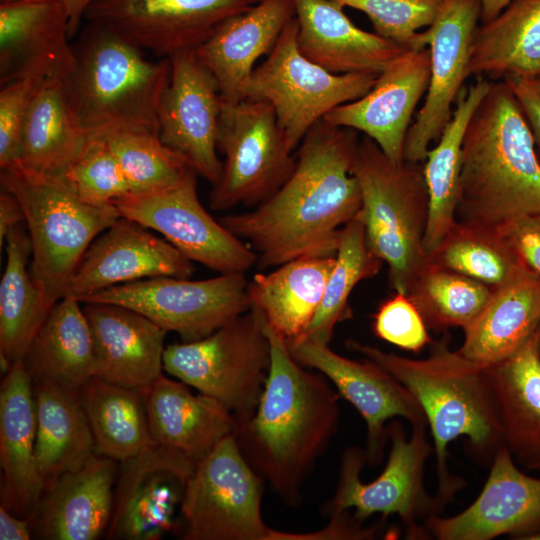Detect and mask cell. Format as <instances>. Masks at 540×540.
Returning <instances> with one entry per match:
<instances>
[{"instance_id":"83f0119b","label":"cell","mask_w":540,"mask_h":540,"mask_svg":"<svg viewBox=\"0 0 540 540\" xmlns=\"http://www.w3.org/2000/svg\"><path fill=\"white\" fill-rule=\"evenodd\" d=\"M36 414L31 379L14 362L0 385V505L29 520L44 484L35 461Z\"/></svg>"},{"instance_id":"db71d44e","label":"cell","mask_w":540,"mask_h":540,"mask_svg":"<svg viewBox=\"0 0 540 540\" xmlns=\"http://www.w3.org/2000/svg\"><path fill=\"white\" fill-rule=\"evenodd\" d=\"M512 0H480L482 23L495 18Z\"/></svg>"},{"instance_id":"6f0895ef","label":"cell","mask_w":540,"mask_h":540,"mask_svg":"<svg viewBox=\"0 0 540 540\" xmlns=\"http://www.w3.org/2000/svg\"><path fill=\"white\" fill-rule=\"evenodd\" d=\"M7 1H11V0H0V2H7Z\"/></svg>"},{"instance_id":"11a10c76","label":"cell","mask_w":540,"mask_h":540,"mask_svg":"<svg viewBox=\"0 0 540 540\" xmlns=\"http://www.w3.org/2000/svg\"><path fill=\"white\" fill-rule=\"evenodd\" d=\"M529 81L531 82L532 86L536 90L537 94L540 96V78L539 79H534V80H529Z\"/></svg>"},{"instance_id":"f35d334b","label":"cell","mask_w":540,"mask_h":540,"mask_svg":"<svg viewBox=\"0 0 540 540\" xmlns=\"http://www.w3.org/2000/svg\"><path fill=\"white\" fill-rule=\"evenodd\" d=\"M80 396L96 454L122 462L156 444L139 390L92 377Z\"/></svg>"},{"instance_id":"816d5d0a","label":"cell","mask_w":540,"mask_h":540,"mask_svg":"<svg viewBox=\"0 0 540 540\" xmlns=\"http://www.w3.org/2000/svg\"><path fill=\"white\" fill-rule=\"evenodd\" d=\"M0 539L30 540L32 532L29 520L20 518L0 505Z\"/></svg>"},{"instance_id":"ba28073f","label":"cell","mask_w":540,"mask_h":540,"mask_svg":"<svg viewBox=\"0 0 540 540\" xmlns=\"http://www.w3.org/2000/svg\"><path fill=\"white\" fill-rule=\"evenodd\" d=\"M270 362L265 321L251 308L202 339L166 346L163 368L223 403L241 421L258 405Z\"/></svg>"},{"instance_id":"d4e9b609","label":"cell","mask_w":540,"mask_h":540,"mask_svg":"<svg viewBox=\"0 0 540 540\" xmlns=\"http://www.w3.org/2000/svg\"><path fill=\"white\" fill-rule=\"evenodd\" d=\"M70 39L61 0L0 2V85L27 75L63 78L74 59Z\"/></svg>"},{"instance_id":"f6af8a7d","label":"cell","mask_w":540,"mask_h":540,"mask_svg":"<svg viewBox=\"0 0 540 540\" xmlns=\"http://www.w3.org/2000/svg\"><path fill=\"white\" fill-rule=\"evenodd\" d=\"M365 13L374 32L404 48L413 49L418 30L435 20L443 0H334Z\"/></svg>"},{"instance_id":"8d00e7d4","label":"cell","mask_w":540,"mask_h":540,"mask_svg":"<svg viewBox=\"0 0 540 540\" xmlns=\"http://www.w3.org/2000/svg\"><path fill=\"white\" fill-rule=\"evenodd\" d=\"M491 82L487 78L476 77L473 84L462 89L450 121L424 161L429 196L424 248L430 258L456 225L463 137L473 112L488 92Z\"/></svg>"},{"instance_id":"8992f818","label":"cell","mask_w":540,"mask_h":540,"mask_svg":"<svg viewBox=\"0 0 540 540\" xmlns=\"http://www.w3.org/2000/svg\"><path fill=\"white\" fill-rule=\"evenodd\" d=\"M352 173L361 190L367 245L387 265L390 287L409 295L431 263L424 248L429 212L424 162L396 164L363 136Z\"/></svg>"},{"instance_id":"f5cc1de1","label":"cell","mask_w":540,"mask_h":540,"mask_svg":"<svg viewBox=\"0 0 540 540\" xmlns=\"http://www.w3.org/2000/svg\"><path fill=\"white\" fill-rule=\"evenodd\" d=\"M69 16V32L71 39L78 33L85 13L96 0H61Z\"/></svg>"},{"instance_id":"5bb4252c","label":"cell","mask_w":540,"mask_h":540,"mask_svg":"<svg viewBox=\"0 0 540 540\" xmlns=\"http://www.w3.org/2000/svg\"><path fill=\"white\" fill-rule=\"evenodd\" d=\"M191 170L165 189L129 193L114 201L122 217L157 231L192 262L219 273H245L257 263L250 246L201 204Z\"/></svg>"},{"instance_id":"ffe728a7","label":"cell","mask_w":540,"mask_h":540,"mask_svg":"<svg viewBox=\"0 0 540 540\" xmlns=\"http://www.w3.org/2000/svg\"><path fill=\"white\" fill-rule=\"evenodd\" d=\"M193 271L192 261L166 239L121 216L90 244L62 298L80 302L114 286L158 276L189 278Z\"/></svg>"},{"instance_id":"2e32d148","label":"cell","mask_w":540,"mask_h":540,"mask_svg":"<svg viewBox=\"0 0 540 540\" xmlns=\"http://www.w3.org/2000/svg\"><path fill=\"white\" fill-rule=\"evenodd\" d=\"M260 0H96L84 19L162 58L195 51L228 18Z\"/></svg>"},{"instance_id":"ac0fdd59","label":"cell","mask_w":540,"mask_h":540,"mask_svg":"<svg viewBox=\"0 0 540 540\" xmlns=\"http://www.w3.org/2000/svg\"><path fill=\"white\" fill-rule=\"evenodd\" d=\"M167 87L158 110L161 141L212 186L222 162L217 137L222 105L218 84L195 51L172 56Z\"/></svg>"},{"instance_id":"681fc988","label":"cell","mask_w":540,"mask_h":540,"mask_svg":"<svg viewBox=\"0 0 540 540\" xmlns=\"http://www.w3.org/2000/svg\"><path fill=\"white\" fill-rule=\"evenodd\" d=\"M503 81L507 83L520 105L531 129L536 153L540 160V96L529 80L507 78Z\"/></svg>"},{"instance_id":"7dc6e473","label":"cell","mask_w":540,"mask_h":540,"mask_svg":"<svg viewBox=\"0 0 540 540\" xmlns=\"http://www.w3.org/2000/svg\"><path fill=\"white\" fill-rule=\"evenodd\" d=\"M45 78L42 75H27L0 85L1 170L19 162L24 119L37 88Z\"/></svg>"},{"instance_id":"1f68e13d","label":"cell","mask_w":540,"mask_h":540,"mask_svg":"<svg viewBox=\"0 0 540 540\" xmlns=\"http://www.w3.org/2000/svg\"><path fill=\"white\" fill-rule=\"evenodd\" d=\"M335 264V256H304L248 282L251 308L287 343L298 340L314 318Z\"/></svg>"},{"instance_id":"7a4b0ae2","label":"cell","mask_w":540,"mask_h":540,"mask_svg":"<svg viewBox=\"0 0 540 540\" xmlns=\"http://www.w3.org/2000/svg\"><path fill=\"white\" fill-rule=\"evenodd\" d=\"M271 362L254 413L237 421L239 447L253 469L288 506L302 503V489L334 436L339 393L320 372L309 371L286 341L265 323Z\"/></svg>"},{"instance_id":"603a6c76","label":"cell","mask_w":540,"mask_h":540,"mask_svg":"<svg viewBox=\"0 0 540 540\" xmlns=\"http://www.w3.org/2000/svg\"><path fill=\"white\" fill-rule=\"evenodd\" d=\"M119 462L98 454L44 486L29 518L32 539L96 540L109 526Z\"/></svg>"},{"instance_id":"44dd1931","label":"cell","mask_w":540,"mask_h":540,"mask_svg":"<svg viewBox=\"0 0 540 540\" xmlns=\"http://www.w3.org/2000/svg\"><path fill=\"white\" fill-rule=\"evenodd\" d=\"M425 527L438 540H490L502 535L527 540L540 531V479L520 471L502 444L475 501L451 517L429 516Z\"/></svg>"},{"instance_id":"277c9868","label":"cell","mask_w":540,"mask_h":540,"mask_svg":"<svg viewBox=\"0 0 540 540\" xmlns=\"http://www.w3.org/2000/svg\"><path fill=\"white\" fill-rule=\"evenodd\" d=\"M346 346L395 377L421 406L433 438L437 488L434 497L441 510L464 486L448 467V446L460 436L479 462L491 464L503 444L497 407L485 366L458 350L444 337L432 341L424 359H412L349 339Z\"/></svg>"},{"instance_id":"4fadbf2b","label":"cell","mask_w":540,"mask_h":540,"mask_svg":"<svg viewBox=\"0 0 540 540\" xmlns=\"http://www.w3.org/2000/svg\"><path fill=\"white\" fill-rule=\"evenodd\" d=\"M245 273L190 280L158 276L114 286L80 303H109L146 316L182 342L202 339L251 309Z\"/></svg>"},{"instance_id":"bcb514c9","label":"cell","mask_w":540,"mask_h":540,"mask_svg":"<svg viewBox=\"0 0 540 540\" xmlns=\"http://www.w3.org/2000/svg\"><path fill=\"white\" fill-rule=\"evenodd\" d=\"M373 330L378 338L415 353L432 343L421 313L402 293L395 292L381 303L373 317Z\"/></svg>"},{"instance_id":"e0dca14e","label":"cell","mask_w":540,"mask_h":540,"mask_svg":"<svg viewBox=\"0 0 540 540\" xmlns=\"http://www.w3.org/2000/svg\"><path fill=\"white\" fill-rule=\"evenodd\" d=\"M481 14L480 0H443L433 23L418 32L413 49L429 45L427 95L405 139L404 160L424 162L452 117V107L468 78L473 33Z\"/></svg>"},{"instance_id":"4316f807","label":"cell","mask_w":540,"mask_h":540,"mask_svg":"<svg viewBox=\"0 0 540 540\" xmlns=\"http://www.w3.org/2000/svg\"><path fill=\"white\" fill-rule=\"evenodd\" d=\"M298 23L297 46L310 61L334 74L379 75L408 50L375 32H367L334 0H293Z\"/></svg>"},{"instance_id":"5b68a950","label":"cell","mask_w":540,"mask_h":540,"mask_svg":"<svg viewBox=\"0 0 540 540\" xmlns=\"http://www.w3.org/2000/svg\"><path fill=\"white\" fill-rule=\"evenodd\" d=\"M63 77L68 100L91 136L123 128L158 132V110L167 87L169 58L145 52L108 28L88 22Z\"/></svg>"},{"instance_id":"6da1fadb","label":"cell","mask_w":540,"mask_h":540,"mask_svg":"<svg viewBox=\"0 0 540 540\" xmlns=\"http://www.w3.org/2000/svg\"><path fill=\"white\" fill-rule=\"evenodd\" d=\"M359 141L356 130L320 120L302 139L278 190L246 212L219 219L255 252L259 268L336 255L342 228L362 206L352 173Z\"/></svg>"},{"instance_id":"60d3db41","label":"cell","mask_w":540,"mask_h":540,"mask_svg":"<svg viewBox=\"0 0 540 540\" xmlns=\"http://www.w3.org/2000/svg\"><path fill=\"white\" fill-rule=\"evenodd\" d=\"M491 291L488 285L431 261L407 296L428 328L459 327L463 330L484 309Z\"/></svg>"},{"instance_id":"7402d4cb","label":"cell","mask_w":540,"mask_h":540,"mask_svg":"<svg viewBox=\"0 0 540 540\" xmlns=\"http://www.w3.org/2000/svg\"><path fill=\"white\" fill-rule=\"evenodd\" d=\"M429 81L430 49H408L385 67L367 94L334 108L323 120L364 133L401 164L411 119Z\"/></svg>"},{"instance_id":"cb8c5ba5","label":"cell","mask_w":540,"mask_h":540,"mask_svg":"<svg viewBox=\"0 0 540 540\" xmlns=\"http://www.w3.org/2000/svg\"><path fill=\"white\" fill-rule=\"evenodd\" d=\"M84 304L93 341V377L141 391L163 374L165 329L124 306Z\"/></svg>"},{"instance_id":"f546056e","label":"cell","mask_w":540,"mask_h":540,"mask_svg":"<svg viewBox=\"0 0 540 540\" xmlns=\"http://www.w3.org/2000/svg\"><path fill=\"white\" fill-rule=\"evenodd\" d=\"M481 313L465 329L458 351L482 366L516 353L540 328V275L521 263L503 283L491 287Z\"/></svg>"},{"instance_id":"d590c367","label":"cell","mask_w":540,"mask_h":540,"mask_svg":"<svg viewBox=\"0 0 540 540\" xmlns=\"http://www.w3.org/2000/svg\"><path fill=\"white\" fill-rule=\"evenodd\" d=\"M35 461L44 484L82 467L95 452L81 392L51 383H35ZM44 488V487H43Z\"/></svg>"},{"instance_id":"8fae6325","label":"cell","mask_w":540,"mask_h":540,"mask_svg":"<svg viewBox=\"0 0 540 540\" xmlns=\"http://www.w3.org/2000/svg\"><path fill=\"white\" fill-rule=\"evenodd\" d=\"M411 427L407 439L400 422L388 425L389 456L381 474L371 482L364 483L360 478L367 464L365 450L350 447L344 452L336 491L324 506L326 514L337 516L353 509V519L360 524L374 514L397 515L408 538L427 535L419 521L442 511L424 486L425 462L433 447L426 436L427 423Z\"/></svg>"},{"instance_id":"9f6ffc18","label":"cell","mask_w":540,"mask_h":540,"mask_svg":"<svg viewBox=\"0 0 540 540\" xmlns=\"http://www.w3.org/2000/svg\"><path fill=\"white\" fill-rule=\"evenodd\" d=\"M527 540H540V531L528 537Z\"/></svg>"},{"instance_id":"30bf717a","label":"cell","mask_w":540,"mask_h":540,"mask_svg":"<svg viewBox=\"0 0 540 540\" xmlns=\"http://www.w3.org/2000/svg\"><path fill=\"white\" fill-rule=\"evenodd\" d=\"M298 23L291 19L275 46L255 67L244 98L268 102L290 152L334 108L357 100L374 86L377 74H334L307 59L297 46Z\"/></svg>"},{"instance_id":"f1b7e54d","label":"cell","mask_w":540,"mask_h":540,"mask_svg":"<svg viewBox=\"0 0 540 540\" xmlns=\"http://www.w3.org/2000/svg\"><path fill=\"white\" fill-rule=\"evenodd\" d=\"M164 374L141 390L156 444L176 449L195 463L235 434L234 414L220 401Z\"/></svg>"},{"instance_id":"d6986e66","label":"cell","mask_w":540,"mask_h":540,"mask_svg":"<svg viewBox=\"0 0 540 540\" xmlns=\"http://www.w3.org/2000/svg\"><path fill=\"white\" fill-rule=\"evenodd\" d=\"M287 345L300 364L322 373L360 413L367 428L365 454L370 466H377L384 455L388 420L401 417L411 426L427 423L412 394L377 364L342 356L328 344L302 340Z\"/></svg>"},{"instance_id":"7bdbcfd3","label":"cell","mask_w":540,"mask_h":540,"mask_svg":"<svg viewBox=\"0 0 540 540\" xmlns=\"http://www.w3.org/2000/svg\"><path fill=\"white\" fill-rule=\"evenodd\" d=\"M431 261L489 287L503 283L520 264L499 235L457 222Z\"/></svg>"},{"instance_id":"3957f363","label":"cell","mask_w":540,"mask_h":540,"mask_svg":"<svg viewBox=\"0 0 540 540\" xmlns=\"http://www.w3.org/2000/svg\"><path fill=\"white\" fill-rule=\"evenodd\" d=\"M540 213V160L520 105L503 80L492 81L463 137L458 224L499 235Z\"/></svg>"},{"instance_id":"9c48e42d","label":"cell","mask_w":540,"mask_h":540,"mask_svg":"<svg viewBox=\"0 0 540 540\" xmlns=\"http://www.w3.org/2000/svg\"><path fill=\"white\" fill-rule=\"evenodd\" d=\"M264 479L243 455L235 434L196 462L180 509L181 540H284L262 517Z\"/></svg>"},{"instance_id":"ab89813d","label":"cell","mask_w":540,"mask_h":540,"mask_svg":"<svg viewBox=\"0 0 540 540\" xmlns=\"http://www.w3.org/2000/svg\"><path fill=\"white\" fill-rule=\"evenodd\" d=\"M382 264L367 245L364 224L358 213L341 230L335 264L320 306L304 334L294 342L308 340L329 345L336 325L351 317L352 291L362 280L377 275Z\"/></svg>"},{"instance_id":"484cf974","label":"cell","mask_w":540,"mask_h":540,"mask_svg":"<svg viewBox=\"0 0 540 540\" xmlns=\"http://www.w3.org/2000/svg\"><path fill=\"white\" fill-rule=\"evenodd\" d=\"M295 17L293 0H260L228 18L196 50L227 102L244 99L256 61L268 55Z\"/></svg>"},{"instance_id":"b9f144b4","label":"cell","mask_w":540,"mask_h":540,"mask_svg":"<svg viewBox=\"0 0 540 540\" xmlns=\"http://www.w3.org/2000/svg\"><path fill=\"white\" fill-rule=\"evenodd\" d=\"M104 137L119 161L131 193L153 192L181 181L192 169L160 139L157 131L123 128Z\"/></svg>"},{"instance_id":"7c38bea8","label":"cell","mask_w":540,"mask_h":540,"mask_svg":"<svg viewBox=\"0 0 540 540\" xmlns=\"http://www.w3.org/2000/svg\"><path fill=\"white\" fill-rule=\"evenodd\" d=\"M217 147L224 161L209 194L215 211L256 207L280 188L295 164L272 106L261 99H222Z\"/></svg>"},{"instance_id":"e575fe53","label":"cell","mask_w":540,"mask_h":540,"mask_svg":"<svg viewBox=\"0 0 540 540\" xmlns=\"http://www.w3.org/2000/svg\"><path fill=\"white\" fill-rule=\"evenodd\" d=\"M22 361L32 384L81 392L93 377V341L79 301L62 298L53 305Z\"/></svg>"},{"instance_id":"f907efd6","label":"cell","mask_w":540,"mask_h":540,"mask_svg":"<svg viewBox=\"0 0 540 540\" xmlns=\"http://www.w3.org/2000/svg\"><path fill=\"white\" fill-rule=\"evenodd\" d=\"M25 222L24 212L18 199L8 190L0 192V248L11 229Z\"/></svg>"},{"instance_id":"9a60e30c","label":"cell","mask_w":540,"mask_h":540,"mask_svg":"<svg viewBox=\"0 0 540 540\" xmlns=\"http://www.w3.org/2000/svg\"><path fill=\"white\" fill-rule=\"evenodd\" d=\"M195 464L180 451L159 444L119 462L105 538L160 540L177 534L186 483Z\"/></svg>"},{"instance_id":"4dcf8cb0","label":"cell","mask_w":540,"mask_h":540,"mask_svg":"<svg viewBox=\"0 0 540 540\" xmlns=\"http://www.w3.org/2000/svg\"><path fill=\"white\" fill-rule=\"evenodd\" d=\"M540 328L512 356L487 366L502 441L513 458L540 470Z\"/></svg>"},{"instance_id":"680465c9","label":"cell","mask_w":540,"mask_h":540,"mask_svg":"<svg viewBox=\"0 0 540 540\" xmlns=\"http://www.w3.org/2000/svg\"><path fill=\"white\" fill-rule=\"evenodd\" d=\"M539 349H540V339H539Z\"/></svg>"},{"instance_id":"74e56055","label":"cell","mask_w":540,"mask_h":540,"mask_svg":"<svg viewBox=\"0 0 540 540\" xmlns=\"http://www.w3.org/2000/svg\"><path fill=\"white\" fill-rule=\"evenodd\" d=\"M5 248L6 265L0 281V360L4 374L14 362L23 360L53 307L28 272L32 247L23 223L7 234Z\"/></svg>"},{"instance_id":"d6a6232c","label":"cell","mask_w":540,"mask_h":540,"mask_svg":"<svg viewBox=\"0 0 540 540\" xmlns=\"http://www.w3.org/2000/svg\"><path fill=\"white\" fill-rule=\"evenodd\" d=\"M467 76L540 78V0H512L495 18L477 25Z\"/></svg>"},{"instance_id":"52a82bcc","label":"cell","mask_w":540,"mask_h":540,"mask_svg":"<svg viewBox=\"0 0 540 540\" xmlns=\"http://www.w3.org/2000/svg\"><path fill=\"white\" fill-rule=\"evenodd\" d=\"M0 182L21 204L32 247V276L53 306L90 244L121 214L114 204L82 201L63 176L20 163L2 169Z\"/></svg>"},{"instance_id":"ee69618b","label":"cell","mask_w":540,"mask_h":540,"mask_svg":"<svg viewBox=\"0 0 540 540\" xmlns=\"http://www.w3.org/2000/svg\"><path fill=\"white\" fill-rule=\"evenodd\" d=\"M62 176L82 201L95 206L113 204L132 192L119 161L101 136L90 137Z\"/></svg>"},{"instance_id":"836d02e7","label":"cell","mask_w":540,"mask_h":540,"mask_svg":"<svg viewBox=\"0 0 540 540\" xmlns=\"http://www.w3.org/2000/svg\"><path fill=\"white\" fill-rule=\"evenodd\" d=\"M90 137L68 100L63 78L48 76L27 110L18 163L40 173L62 176Z\"/></svg>"},{"instance_id":"c3c4849f","label":"cell","mask_w":540,"mask_h":540,"mask_svg":"<svg viewBox=\"0 0 540 540\" xmlns=\"http://www.w3.org/2000/svg\"><path fill=\"white\" fill-rule=\"evenodd\" d=\"M499 236L519 263L540 275V213L515 222Z\"/></svg>"}]
</instances>
